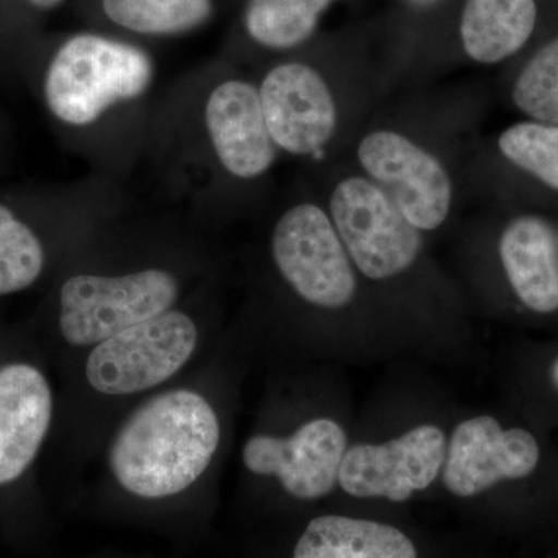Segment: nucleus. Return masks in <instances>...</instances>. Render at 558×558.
Here are the masks:
<instances>
[{
    "mask_svg": "<svg viewBox=\"0 0 558 558\" xmlns=\"http://www.w3.org/2000/svg\"><path fill=\"white\" fill-rule=\"evenodd\" d=\"M348 436L332 418H314L290 438L253 436L242 450L245 468L255 475L277 476L292 497L318 499L339 484Z\"/></svg>",
    "mask_w": 558,
    "mask_h": 558,
    "instance_id": "nucleus-10",
    "label": "nucleus"
},
{
    "mask_svg": "<svg viewBox=\"0 0 558 558\" xmlns=\"http://www.w3.org/2000/svg\"><path fill=\"white\" fill-rule=\"evenodd\" d=\"M498 258L517 299L535 314L558 311V245L548 220L515 216L502 227Z\"/></svg>",
    "mask_w": 558,
    "mask_h": 558,
    "instance_id": "nucleus-14",
    "label": "nucleus"
},
{
    "mask_svg": "<svg viewBox=\"0 0 558 558\" xmlns=\"http://www.w3.org/2000/svg\"><path fill=\"white\" fill-rule=\"evenodd\" d=\"M179 282L170 271L148 269L120 277L75 275L62 284L60 328L73 347H92L171 311Z\"/></svg>",
    "mask_w": 558,
    "mask_h": 558,
    "instance_id": "nucleus-7",
    "label": "nucleus"
},
{
    "mask_svg": "<svg viewBox=\"0 0 558 558\" xmlns=\"http://www.w3.org/2000/svg\"><path fill=\"white\" fill-rule=\"evenodd\" d=\"M333 0H248L244 25L250 38L270 50L306 43Z\"/></svg>",
    "mask_w": 558,
    "mask_h": 558,
    "instance_id": "nucleus-17",
    "label": "nucleus"
},
{
    "mask_svg": "<svg viewBox=\"0 0 558 558\" xmlns=\"http://www.w3.org/2000/svg\"><path fill=\"white\" fill-rule=\"evenodd\" d=\"M110 21L140 35H178L201 27L213 13L211 0H102Z\"/></svg>",
    "mask_w": 558,
    "mask_h": 558,
    "instance_id": "nucleus-18",
    "label": "nucleus"
},
{
    "mask_svg": "<svg viewBox=\"0 0 558 558\" xmlns=\"http://www.w3.org/2000/svg\"><path fill=\"white\" fill-rule=\"evenodd\" d=\"M153 78L154 62L146 51L81 33L54 53L44 80V98L54 119L86 128L113 106L143 97Z\"/></svg>",
    "mask_w": 558,
    "mask_h": 558,
    "instance_id": "nucleus-3",
    "label": "nucleus"
},
{
    "mask_svg": "<svg viewBox=\"0 0 558 558\" xmlns=\"http://www.w3.org/2000/svg\"><path fill=\"white\" fill-rule=\"evenodd\" d=\"M438 2L439 0H407V3H409V5L417 10L432 9V7H435L436 3Z\"/></svg>",
    "mask_w": 558,
    "mask_h": 558,
    "instance_id": "nucleus-22",
    "label": "nucleus"
},
{
    "mask_svg": "<svg viewBox=\"0 0 558 558\" xmlns=\"http://www.w3.org/2000/svg\"><path fill=\"white\" fill-rule=\"evenodd\" d=\"M322 202L359 277L392 281L409 274L421 259L425 234L357 168H348L330 180Z\"/></svg>",
    "mask_w": 558,
    "mask_h": 558,
    "instance_id": "nucleus-4",
    "label": "nucleus"
},
{
    "mask_svg": "<svg viewBox=\"0 0 558 558\" xmlns=\"http://www.w3.org/2000/svg\"><path fill=\"white\" fill-rule=\"evenodd\" d=\"M352 167L373 180L422 233H436L459 207V174L447 150L425 132L374 121L354 140Z\"/></svg>",
    "mask_w": 558,
    "mask_h": 558,
    "instance_id": "nucleus-2",
    "label": "nucleus"
},
{
    "mask_svg": "<svg viewBox=\"0 0 558 558\" xmlns=\"http://www.w3.org/2000/svg\"><path fill=\"white\" fill-rule=\"evenodd\" d=\"M53 399L35 366L0 369V486L20 478L36 458L50 428Z\"/></svg>",
    "mask_w": 558,
    "mask_h": 558,
    "instance_id": "nucleus-13",
    "label": "nucleus"
},
{
    "mask_svg": "<svg viewBox=\"0 0 558 558\" xmlns=\"http://www.w3.org/2000/svg\"><path fill=\"white\" fill-rule=\"evenodd\" d=\"M62 0H31L33 5L38 7L40 10H50L54 9V7L60 5Z\"/></svg>",
    "mask_w": 558,
    "mask_h": 558,
    "instance_id": "nucleus-23",
    "label": "nucleus"
},
{
    "mask_svg": "<svg viewBox=\"0 0 558 558\" xmlns=\"http://www.w3.org/2000/svg\"><path fill=\"white\" fill-rule=\"evenodd\" d=\"M211 405L197 392L174 389L140 407L110 447L120 486L140 498L172 497L204 475L219 447Z\"/></svg>",
    "mask_w": 558,
    "mask_h": 558,
    "instance_id": "nucleus-1",
    "label": "nucleus"
},
{
    "mask_svg": "<svg viewBox=\"0 0 558 558\" xmlns=\"http://www.w3.org/2000/svg\"><path fill=\"white\" fill-rule=\"evenodd\" d=\"M497 150L509 165L558 193V124L523 120L497 137Z\"/></svg>",
    "mask_w": 558,
    "mask_h": 558,
    "instance_id": "nucleus-19",
    "label": "nucleus"
},
{
    "mask_svg": "<svg viewBox=\"0 0 558 558\" xmlns=\"http://www.w3.org/2000/svg\"><path fill=\"white\" fill-rule=\"evenodd\" d=\"M535 25V0H465L459 40L469 61L495 65L519 53Z\"/></svg>",
    "mask_w": 558,
    "mask_h": 558,
    "instance_id": "nucleus-15",
    "label": "nucleus"
},
{
    "mask_svg": "<svg viewBox=\"0 0 558 558\" xmlns=\"http://www.w3.org/2000/svg\"><path fill=\"white\" fill-rule=\"evenodd\" d=\"M510 100L527 120L558 124V36L520 70Z\"/></svg>",
    "mask_w": 558,
    "mask_h": 558,
    "instance_id": "nucleus-21",
    "label": "nucleus"
},
{
    "mask_svg": "<svg viewBox=\"0 0 558 558\" xmlns=\"http://www.w3.org/2000/svg\"><path fill=\"white\" fill-rule=\"evenodd\" d=\"M553 379L556 381V385L558 387V359L556 360V363H554L553 366Z\"/></svg>",
    "mask_w": 558,
    "mask_h": 558,
    "instance_id": "nucleus-24",
    "label": "nucleus"
},
{
    "mask_svg": "<svg viewBox=\"0 0 558 558\" xmlns=\"http://www.w3.org/2000/svg\"><path fill=\"white\" fill-rule=\"evenodd\" d=\"M293 558H417V550L389 524L325 515L307 524Z\"/></svg>",
    "mask_w": 558,
    "mask_h": 558,
    "instance_id": "nucleus-16",
    "label": "nucleus"
},
{
    "mask_svg": "<svg viewBox=\"0 0 558 558\" xmlns=\"http://www.w3.org/2000/svg\"><path fill=\"white\" fill-rule=\"evenodd\" d=\"M258 90L279 153L323 159L348 134V89L310 62H279L263 76Z\"/></svg>",
    "mask_w": 558,
    "mask_h": 558,
    "instance_id": "nucleus-5",
    "label": "nucleus"
},
{
    "mask_svg": "<svg viewBox=\"0 0 558 558\" xmlns=\"http://www.w3.org/2000/svg\"><path fill=\"white\" fill-rule=\"evenodd\" d=\"M538 461V442L531 432L505 429L490 416L473 417L451 433L444 484L457 497H476L499 481L526 478Z\"/></svg>",
    "mask_w": 558,
    "mask_h": 558,
    "instance_id": "nucleus-11",
    "label": "nucleus"
},
{
    "mask_svg": "<svg viewBox=\"0 0 558 558\" xmlns=\"http://www.w3.org/2000/svg\"><path fill=\"white\" fill-rule=\"evenodd\" d=\"M204 119L213 153L231 178L256 182L269 174L279 150L267 128L258 84L222 81L209 92Z\"/></svg>",
    "mask_w": 558,
    "mask_h": 558,
    "instance_id": "nucleus-12",
    "label": "nucleus"
},
{
    "mask_svg": "<svg viewBox=\"0 0 558 558\" xmlns=\"http://www.w3.org/2000/svg\"><path fill=\"white\" fill-rule=\"evenodd\" d=\"M447 440L436 425H418L385 444H357L344 453L339 486L351 497L402 502L435 483Z\"/></svg>",
    "mask_w": 558,
    "mask_h": 558,
    "instance_id": "nucleus-9",
    "label": "nucleus"
},
{
    "mask_svg": "<svg viewBox=\"0 0 558 558\" xmlns=\"http://www.w3.org/2000/svg\"><path fill=\"white\" fill-rule=\"evenodd\" d=\"M44 263L46 253L35 231L0 204V296L35 284Z\"/></svg>",
    "mask_w": 558,
    "mask_h": 558,
    "instance_id": "nucleus-20",
    "label": "nucleus"
},
{
    "mask_svg": "<svg viewBox=\"0 0 558 558\" xmlns=\"http://www.w3.org/2000/svg\"><path fill=\"white\" fill-rule=\"evenodd\" d=\"M270 250L279 275L312 306L344 310L357 295V270L323 202L286 208L271 230Z\"/></svg>",
    "mask_w": 558,
    "mask_h": 558,
    "instance_id": "nucleus-6",
    "label": "nucleus"
},
{
    "mask_svg": "<svg viewBox=\"0 0 558 558\" xmlns=\"http://www.w3.org/2000/svg\"><path fill=\"white\" fill-rule=\"evenodd\" d=\"M196 344L193 319L183 312H163L95 344L86 377L102 395H134L171 379Z\"/></svg>",
    "mask_w": 558,
    "mask_h": 558,
    "instance_id": "nucleus-8",
    "label": "nucleus"
}]
</instances>
